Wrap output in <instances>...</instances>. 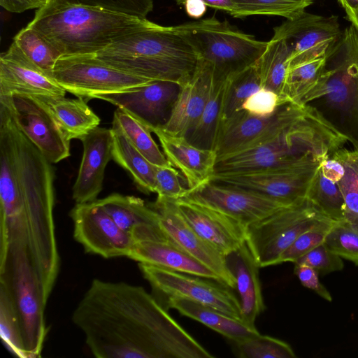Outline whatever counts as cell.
<instances>
[{"label":"cell","instance_id":"obj_1","mask_svg":"<svg viewBox=\"0 0 358 358\" xmlns=\"http://www.w3.org/2000/svg\"><path fill=\"white\" fill-rule=\"evenodd\" d=\"M52 164L0 103L1 255H26L40 285H55L60 266Z\"/></svg>","mask_w":358,"mask_h":358},{"label":"cell","instance_id":"obj_2","mask_svg":"<svg viewBox=\"0 0 358 358\" xmlns=\"http://www.w3.org/2000/svg\"><path fill=\"white\" fill-rule=\"evenodd\" d=\"M97 358H212L143 287L94 279L72 314Z\"/></svg>","mask_w":358,"mask_h":358},{"label":"cell","instance_id":"obj_3","mask_svg":"<svg viewBox=\"0 0 358 358\" xmlns=\"http://www.w3.org/2000/svg\"><path fill=\"white\" fill-rule=\"evenodd\" d=\"M348 142L313 106L306 104L287 127L264 143L217 158L214 173L320 164Z\"/></svg>","mask_w":358,"mask_h":358},{"label":"cell","instance_id":"obj_4","mask_svg":"<svg viewBox=\"0 0 358 358\" xmlns=\"http://www.w3.org/2000/svg\"><path fill=\"white\" fill-rule=\"evenodd\" d=\"M154 23L102 7L52 0L36 10L27 25L65 55H94Z\"/></svg>","mask_w":358,"mask_h":358},{"label":"cell","instance_id":"obj_5","mask_svg":"<svg viewBox=\"0 0 358 358\" xmlns=\"http://www.w3.org/2000/svg\"><path fill=\"white\" fill-rule=\"evenodd\" d=\"M115 69L152 80L180 85L192 76L198 57L173 27L156 23L94 54Z\"/></svg>","mask_w":358,"mask_h":358},{"label":"cell","instance_id":"obj_6","mask_svg":"<svg viewBox=\"0 0 358 358\" xmlns=\"http://www.w3.org/2000/svg\"><path fill=\"white\" fill-rule=\"evenodd\" d=\"M316 108L358 150V30L352 24L327 59L325 71L306 104Z\"/></svg>","mask_w":358,"mask_h":358},{"label":"cell","instance_id":"obj_7","mask_svg":"<svg viewBox=\"0 0 358 358\" xmlns=\"http://www.w3.org/2000/svg\"><path fill=\"white\" fill-rule=\"evenodd\" d=\"M191 46L198 59L210 64L213 73L227 78L252 66L265 50L267 42L258 41L215 17L173 26Z\"/></svg>","mask_w":358,"mask_h":358},{"label":"cell","instance_id":"obj_8","mask_svg":"<svg viewBox=\"0 0 358 358\" xmlns=\"http://www.w3.org/2000/svg\"><path fill=\"white\" fill-rule=\"evenodd\" d=\"M325 217L305 198L248 226L245 242L260 268L278 264L298 236Z\"/></svg>","mask_w":358,"mask_h":358},{"label":"cell","instance_id":"obj_9","mask_svg":"<svg viewBox=\"0 0 358 358\" xmlns=\"http://www.w3.org/2000/svg\"><path fill=\"white\" fill-rule=\"evenodd\" d=\"M52 75L66 92L87 101L97 94L124 91L153 81L110 66L93 54L62 55Z\"/></svg>","mask_w":358,"mask_h":358},{"label":"cell","instance_id":"obj_10","mask_svg":"<svg viewBox=\"0 0 358 358\" xmlns=\"http://www.w3.org/2000/svg\"><path fill=\"white\" fill-rule=\"evenodd\" d=\"M138 267L152 289L166 299H187L242 320L239 299L227 285L214 280L150 264L138 263Z\"/></svg>","mask_w":358,"mask_h":358},{"label":"cell","instance_id":"obj_11","mask_svg":"<svg viewBox=\"0 0 358 358\" xmlns=\"http://www.w3.org/2000/svg\"><path fill=\"white\" fill-rule=\"evenodd\" d=\"M0 103L8 109L18 127L51 164L70 156L71 141L39 97L22 94L0 96Z\"/></svg>","mask_w":358,"mask_h":358},{"label":"cell","instance_id":"obj_12","mask_svg":"<svg viewBox=\"0 0 358 358\" xmlns=\"http://www.w3.org/2000/svg\"><path fill=\"white\" fill-rule=\"evenodd\" d=\"M343 34L338 17H324L304 11L273 29L275 38L285 39L292 55L289 68L320 58L327 59Z\"/></svg>","mask_w":358,"mask_h":358},{"label":"cell","instance_id":"obj_13","mask_svg":"<svg viewBox=\"0 0 358 358\" xmlns=\"http://www.w3.org/2000/svg\"><path fill=\"white\" fill-rule=\"evenodd\" d=\"M216 210L245 228L288 206L264 194L209 180L182 198Z\"/></svg>","mask_w":358,"mask_h":358},{"label":"cell","instance_id":"obj_14","mask_svg":"<svg viewBox=\"0 0 358 358\" xmlns=\"http://www.w3.org/2000/svg\"><path fill=\"white\" fill-rule=\"evenodd\" d=\"M69 215L74 238L85 252L106 259L128 257L136 242L116 224L98 200L76 203Z\"/></svg>","mask_w":358,"mask_h":358},{"label":"cell","instance_id":"obj_15","mask_svg":"<svg viewBox=\"0 0 358 358\" xmlns=\"http://www.w3.org/2000/svg\"><path fill=\"white\" fill-rule=\"evenodd\" d=\"M320 164L229 173H214L211 180L249 189L287 205L306 198Z\"/></svg>","mask_w":358,"mask_h":358},{"label":"cell","instance_id":"obj_16","mask_svg":"<svg viewBox=\"0 0 358 358\" xmlns=\"http://www.w3.org/2000/svg\"><path fill=\"white\" fill-rule=\"evenodd\" d=\"M306 104L287 103L271 115L259 117L243 110L218 130L215 150L217 158L268 141L291 124Z\"/></svg>","mask_w":358,"mask_h":358},{"label":"cell","instance_id":"obj_17","mask_svg":"<svg viewBox=\"0 0 358 358\" xmlns=\"http://www.w3.org/2000/svg\"><path fill=\"white\" fill-rule=\"evenodd\" d=\"M150 206L157 212L160 228L168 240L213 271L222 283L236 288V281L227 266L225 255L196 232L173 200L157 198Z\"/></svg>","mask_w":358,"mask_h":358},{"label":"cell","instance_id":"obj_18","mask_svg":"<svg viewBox=\"0 0 358 358\" xmlns=\"http://www.w3.org/2000/svg\"><path fill=\"white\" fill-rule=\"evenodd\" d=\"M180 89V85L173 82L153 80L124 91L97 94L92 99L108 101L126 110L152 131L166 124Z\"/></svg>","mask_w":358,"mask_h":358},{"label":"cell","instance_id":"obj_19","mask_svg":"<svg viewBox=\"0 0 358 358\" xmlns=\"http://www.w3.org/2000/svg\"><path fill=\"white\" fill-rule=\"evenodd\" d=\"M52 74L32 62L13 41L0 55V96H65Z\"/></svg>","mask_w":358,"mask_h":358},{"label":"cell","instance_id":"obj_20","mask_svg":"<svg viewBox=\"0 0 358 358\" xmlns=\"http://www.w3.org/2000/svg\"><path fill=\"white\" fill-rule=\"evenodd\" d=\"M80 141L83 152L72 194L76 203L96 200L102 190L105 169L113 158L110 129L97 127Z\"/></svg>","mask_w":358,"mask_h":358},{"label":"cell","instance_id":"obj_21","mask_svg":"<svg viewBox=\"0 0 358 358\" xmlns=\"http://www.w3.org/2000/svg\"><path fill=\"white\" fill-rule=\"evenodd\" d=\"M187 223L224 255L245 242V227L231 218L185 199L174 201Z\"/></svg>","mask_w":358,"mask_h":358},{"label":"cell","instance_id":"obj_22","mask_svg":"<svg viewBox=\"0 0 358 358\" xmlns=\"http://www.w3.org/2000/svg\"><path fill=\"white\" fill-rule=\"evenodd\" d=\"M152 132L158 138L169 164L182 175L188 189L211 180L217 160L215 150L199 148L186 137L171 135L159 127Z\"/></svg>","mask_w":358,"mask_h":358},{"label":"cell","instance_id":"obj_23","mask_svg":"<svg viewBox=\"0 0 358 358\" xmlns=\"http://www.w3.org/2000/svg\"><path fill=\"white\" fill-rule=\"evenodd\" d=\"M213 80L212 66L199 59L191 78L180 85L169 120L163 127H159L171 135L186 137L205 108Z\"/></svg>","mask_w":358,"mask_h":358},{"label":"cell","instance_id":"obj_24","mask_svg":"<svg viewBox=\"0 0 358 358\" xmlns=\"http://www.w3.org/2000/svg\"><path fill=\"white\" fill-rule=\"evenodd\" d=\"M98 201L116 224L136 243L166 238L157 212L141 198L115 193Z\"/></svg>","mask_w":358,"mask_h":358},{"label":"cell","instance_id":"obj_25","mask_svg":"<svg viewBox=\"0 0 358 358\" xmlns=\"http://www.w3.org/2000/svg\"><path fill=\"white\" fill-rule=\"evenodd\" d=\"M227 266L234 277L241 303L242 320L250 326L265 309L259 268L246 242L225 256Z\"/></svg>","mask_w":358,"mask_h":358},{"label":"cell","instance_id":"obj_26","mask_svg":"<svg viewBox=\"0 0 358 358\" xmlns=\"http://www.w3.org/2000/svg\"><path fill=\"white\" fill-rule=\"evenodd\" d=\"M128 258L138 263L211 279L222 283L213 271L182 251L166 238L136 243Z\"/></svg>","mask_w":358,"mask_h":358},{"label":"cell","instance_id":"obj_27","mask_svg":"<svg viewBox=\"0 0 358 358\" xmlns=\"http://www.w3.org/2000/svg\"><path fill=\"white\" fill-rule=\"evenodd\" d=\"M167 308L193 319L218 332L232 342H238L259 334L255 326L232 317L217 309L181 297L166 299Z\"/></svg>","mask_w":358,"mask_h":358},{"label":"cell","instance_id":"obj_28","mask_svg":"<svg viewBox=\"0 0 358 358\" xmlns=\"http://www.w3.org/2000/svg\"><path fill=\"white\" fill-rule=\"evenodd\" d=\"M38 97L48 106L57 122L70 141L80 140L100 124V118L88 106L87 100L83 98Z\"/></svg>","mask_w":358,"mask_h":358},{"label":"cell","instance_id":"obj_29","mask_svg":"<svg viewBox=\"0 0 358 358\" xmlns=\"http://www.w3.org/2000/svg\"><path fill=\"white\" fill-rule=\"evenodd\" d=\"M112 155L113 160L125 169L145 194L155 193V165L129 141L117 124L112 122Z\"/></svg>","mask_w":358,"mask_h":358},{"label":"cell","instance_id":"obj_30","mask_svg":"<svg viewBox=\"0 0 358 358\" xmlns=\"http://www.w3.org/2000/svg\"><path fill=\"white\" fill-rule=\"evenodd\" d=\"M291 55V48L285 39L272 37L255 63L261 87L276 92L285 103H287L284 88Z\"/></svg>","mask_w":358,"mask_h":358},{"label":"cell","instance_id":"obj_31","mask_svg":"<svg viewBox=\"0 0 358 358\" xmlns=\"http://www.w3.org/2000/svg\"><path fill=\"white\" fill-rule=\"evenodd\" d=\"M226 79L213 73V83L205 108L195 126L186 136L189 143L199 148L215 150Z\"/></svg>","mask_w":358,"mask_h":358},{"label":"cell","instance_id":"obj_32","mask_svg":"<svg viewBox=\"0 0 358 358\" xmlns=\"http://www.w3.org/2000/svg\"><path fill=\"white\" fill-rule=\"evenodd\" d=\"M259 88L260 81L255 64L229 76L224 86L219 128L244 110L243 105L245 100Z\"/></svg>","mask_w":358,"mask_h":358},{"label":"cell","instance_id":"obj_33","mask_svg":"<svg viewBox=\"0 0 358 358\" xmlns=\"http://www.w3.org/2000/svg\"><path fill=\"white\" fill-rule=\"evenodd\" d=\"M113 121L116 122L131 144L152 164L168 166L166 159L153 139L150 129L126 110L118 108Z\"/></svg>","mask_w":358,"mask_h":358},{"label":"cell","instance_id":"obj_34","mask_svg":"<svg viewBox=\"0 0 358 358\" xmlns=\"http://www.w3.org/2000/svg\"><path fill=\"white\" fill-rule=\"evenodd\" d=\"M331 157L345 169L343 176L336 182L344 199V221L358 230V150L343 147Z\"/></svg>","mask_w":358,"mask_h":358},{"label":"cell","instance_id":"obj_35","mask_svg":"<svg viewBox=\"0 0 358 358\" xmlns=\"http://www.w3.org/2000/svg\"><path fill=\"white\" fill-rule=\"evenodd\" d=\"M327 59L320 58L289 68L284 94L287 103L306 104V100L317 87L326 69Z\"/></svg>","mask_w":358,"mask_h":358},{"label":"cell","instance_id":"obj_36","mask_svg":"<svg viewBox=\"0 0 358 358\" xmlns=\"http://www.w3.org/2000/svg\"><path fill=\"white\" fill-rule=\"evenodd\" d=\"M234 6L232 16L278 15L291 20L310 6L313 0H231Z\"/></svg>","mask_w":358,"mask_h":358},{"label":"cell","instance_id":"obj_37","mask_svg":"<svg viewBox=\"0 0 358 358\" xmlns=\"http://www.w3.org/2000/svg\"><path fill=\"white\" fill-rule=\"evenodd\" d=\"M13 42L32 62L51 74L57 61L62 56L54 45L28 25L15 35Z\"/></svg>","mask_w":358,"mask_h":358},{"label":"cell","instance_id":"obj_38","mask_svg":"<svg viewBox=\"0 0 358 358\" xmlns=\"http://www.w3.org/2000/svg\"><path fill=\"white\" fill-rule=\"evenodd\" d=\"M306 198L323 214L335 221L344 220V199L336 182L327 179L320 169L308 190Z\"/></svg>","mask_w":358,"mask_h":358},{"label":"cell","instance_id":"obj_39","mask_svg":"<svg viewBox=\"0 0 358 358\" xmlns=\"http://www.w3.org/2000/svg\"><path fill=\"white\" fill-rule=\"evenodd\" d=\"M0 336L10 352L28 358L24 348L19 314L9 292L0 287Z\"/></svg>","mask_w":358,"mask_h":358},{"label":"cell","instance_id":"obj_40","mask_svg":"<svg viewBox=\"0 0 358 358\" xmlns=\"http://www.w3.org/2000/svg\"><path fill=\"white\" fill-rule=\"evenodd\" d=\"M234 352L241 358H295L292 347L280 339L260 334L233 342Z\"/></svg>","mask_w":358,"mask_h":358},{"label":"cell","instance_id":"obj_41","mask_svg":"<svg viewBox=\"0 0 358 358\" xmlns=\"http://www.w3.org/2000/svg\"><path fill=\"white\" fill-rule=\"evenodd\" d=\"M336 222L338 221L325 217L302 233L282 253L278 264L288 262L295 263L302 256L323 243Z\"/></svg>","mask_w":358,"mask_h":358},{"label":"cell","instance_id":"obj_42","mask_svg":"<svg viewBox=\"0 0 358 358\" xmlns=\"http://www.w3.org/2000/svg\"><path fill=\"white\" fill-rule=\"evenodd\" d=\"M324 243L341 257L358 265V230L347 222H336L327 234Z\"/></svg>","mask_w":358,"mask_h":358},{"label":"cell","instance_id":"obj_43","mask_svg":"<svg viewBox=\"0 0 358 358\" xmlns=\"http://www.w3.org/2000/svg\"><path fill=\"white\" fill-rule=\"evenodd\" d=\"M155 177L157 199L176 201L182 198L188 190L182 185L178 171L171 164L155 165Z\"/></svg>","mask_w":358,"mask_h":358},{"label":"cell","instance_id":"obj_44","mask_svg":"<svg viewBox=\"0 0 358 358\" xmlns=\"http://www.w3.org/2000/svg\"><path fill=\"white\" fill-rule=\"evenodd\" d=\"M342 259L324 242L302 256L294 264H306L313 268L319 275H327L343 268Z\"/></svg>","mask_w":358,"mask_h":358},{"label":"cell","instance_id":"obj_45","mask_svg":"<svg viewBox=\"0 0 358 358\" xmlns=\"http://www.w3.org/2000/svg\"><path fill=\"white\" fill-rule=\"evenodd\" d=\"M75 3L99 6L142 18L153 10L152 0H65Z\"/></svg>","mask_w":358,"mask_h":358},{"label":"cell","instance_id":"obj_46","mask_svg":"<svg viewBox=\"0 0 358 358\" xmlns=\"http://www.w3.org/2000/svg\"><path fill=\"white\" fill-rule=\"evenodd\" d=\"M283 104L285 103L276 92L261 87L245 100L243 110L252 115L267 117Z\"/></svg>","mask_w":358,"mask_h":358},{"label":"cell","instance_id":"obj_47","mask_svg":"<svg viewBox=\"0 0 358 358\" xmlns=\"http://www.w3.org/2000/svg\"><path fill=\"white\" fill-rule=\"evenodd\" d=\"M294 273L301 285L318 294L324 299L331 301L332 297L327 289L319 279V273L311 266L303 264H294Z\"/></svg>","mask_w":358,"mask_h":358},{"label":"cell","instance_id":"obj_48","mask_svg":"<svg viewBox=\"0 0 358 358\" xmlns=\"http://www.w3.org/2000/svg\"><path fill=\"white\" fill-rule=\"evenodd\" d=\"M48 1V0H0V5L9 12L20 13L27 10L38 9Z\"/></svg>","mask_w":358,"mask_h":358},{"label":"cell","instance_id":"obj_49","mask_svg":"<svg viewBox=\"0 0 358 358\" xmlns=\"http://www.w3.org/2000/svg\"><path fill=\"white\" fill-rule=\"evenodd\" d=\"M320 169L322 175L334 182H338L345 173L342 164L331 157L322 160L320 164Z\"/></svg>","mask_w":358,"mask_h":358},{"label":"cell","instance_id":"obj_50","mask_svg":"<svg viewBox=\"0 0 358 358\" xmlns=\"http://www.w3.org/2000/svg\"><path fill=\"white\" fill-rule=\"evenodd\" d=\"M183 6L187 15L194 18L202 17L207 7L202 0H186Z\"/></svg>","mask_w":358,"mask_h":358},{"label":"cell","instance_id":"obj_51","mask_svg":"<svg viewBox=\"0 0 358 358\" xmlns=\"http://www.w3.org/2000/svg\"><path fill=\"white\" fill-rule=\"evenodd\" d=\"M186 0H176L177 4L183 5ZM207 6L215 9L223 10L231 15H232L234 6L231 0H202Z\"/></svg>","mask_w":358,"mask_h":358},{"label":"cell","instance_id":"obj_52","mask_svg":"<svg viewBox=\"0 0 358 358\" xmlns=\"http://www.w3.org/2000/svg\"><path fill=\"white\" fill-rule=\"evenodd\" d=\"M346 18L358 30V8L352 10H345Z\"/></svg>","mask_w":358,"mask_h":358},{"label":"cell","instance_id":"obj_53","mask_svg":"<svg viewBox=\"0 0 358 358\" xmlns=\"http://www.w3.org/2000/svg\"><path fill=\"white\" fill-rule=\"evenodd\" d=\"M344 10H352L358 8V0H338Z\"/></svg>","mask_w":358,"mask_h":358},{"label":"cell","instance_id":"obj_54","mask_svg":"<svg viewBox=\"0 0 358 358\" xmlns=\"http://www.w3.org/2000/svg\"><path fill=\"white\" fill-rule=\"evenodd\" d=\"M48 1H52V0H48Z\"/></svg>","mask_w":358,"mask_h":358}]
</instances>
